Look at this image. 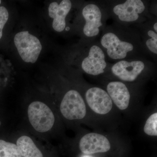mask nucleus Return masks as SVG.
Masks as SVG:
<instances>
[{"instance_id":"obj_8","label":"nucleus","mask_w":157,"mask_h":157,"mask_svg":"<svg viewBox=\"0 0 157 157\" xmlns=\"http://www.w3.org/2000/svg\"><path fill=\"white\" fill-rule=\"evenodd\" d=\"M79 148L86 155L106 152L110 149L109 140L104 135L91 133L83 136L79 142Z\"/></svg>"},{"instance_id":"obj_9","label":"nucleus","mask_w":157,"mask_h":157,"mask_svg":"<svg viewBox=\"0 0 157 157\" xmlns=\"http://www.w3.org/2000/svg\"><path fill=\"white\" fill-rule=\"evenodd\" d=\"M82 14L85 20L83 30L84 35L88 37L98 36L100 33V28L103 25L100 8L95 4H88L82 9Z\"/></svg>"},{"instance_id":"obj_20","label":"nucleus","mask_w":157,"mask_h":157,"mask_svg":"<svg viewBox=\"0 0 157 157\" xmlns=\"http://www.w3.org/2000/svg\"><path fill=\"white\" fill-rule=\"evenodd\" d=\"M1 2H1V1H0V4H1Z\"/></svg>"},{"instance_id":"obj_18","label":"nucleus","mask_w":157,"mask_h":157,"mask_svg":"<svg viewBox=\"0 0 157 157\" xmlns=\"http://www.w3.org/2000/svg\"><path fill=\"white\" fill-rule=\"evenodd\" d=\"M153 28H154V29L155 32L156 33H157V22L155 23L154 24V25Z\"/></svg>"},{"instance_id":"obj_5","label":"nucleus","mask_w":157,"mask_h":157,"mask_svg":"<svg viewBox=\"0 0 157 157\" xmlns=\"http://www.w3.org/2000/svg\"><path fill=\"white\" fill-rule=\"evenodd\" d=\"M85 97L90 108L98 114H107L112 109V100L108 93L100 88L89 89L86 93Z\"/></svg>"},{"instance_id":"obj_3","label":"nucleus","mask_w":157,"mask_h":157,"mask_svg":"<svg viewBox=\"0 0 157 157\" xmlns=\"http://www.w3.org/2000/svg\"><path fill=\"white\" fill-rule=\"evenodd\" d=\"M60 108L63 116L69 120L82 119L86 114L84 100L76 90H70L65 94Z\"/></svg>"},{"instance_id":"obj_6","label":"nucleus","mask_w":157,"mask_h":157,"mask_svg":"<svg viewBox=\"0 0 157 157\" xmlns=\"http://www.w3.org/2000/svg\"><path fill=\"white\" fill-rule=\"evenodd\" d=\"M107 65L102 48L98 45H93L89 50L88 56L82 62L81 67L86 73L97 76L104 73Z\"/></svg>"},{"instance_id":"obj_12","label":"nucleus","mask_w":157,"mask_h":157,"mask_svg":"<svg viewBox=\"0 0 157 157\" xmlns=\"http://www.w3.org/2000/svg\"><path fill=\"white\" fill-rule=\"evenodd\" d=\"M107 90L111 100L119 109L124 110L128 108L131 96L125 85L121 82H111L107 85Z\"/></svg>"},{"instance_id":"obj_2","label":"nucleus","mask_w":157,"mask_h":157,"mask_svg":"<svg viewBox=\"0 0 157 157\" xmlns=\"http://www.w3.org/2000/svg\"><path fill=\"white\" fill-rule=\"evenodd\" d=\"M14 43L24 61L32 63L37 61L42 45L36 37L30 34L28 31H22L15 35Z\"/></svg>"},{"instance_id":"obj_7","label":"nucleus","mask_w":157,"mask_h":157,"mask_svg":"<svg viewBox=\"0 0 157 157\" xmlns=\"http://www.w3.org/2000/svg\"><path fill=\"white\" fill-rule=\"evenodd\" d=\"M145 67L144 63L140 60H121L114 64L111 70L112 73L121 80L132 82L143 72Z\"/></svg>"},{"instance_id":"obj_15","label":"nucleus","mask_w":157,"mask_h":157,"mask_svg":"<svg viewBox=\"0 0 157 157\" xmlns=\"http://www.w3.org/2000/svg\"><path fill=\"white\" fill-rule=\"evenodd\" d=\"M144 132L150 136H157V113L152 114L147 119L144 125Z\"/></svg>"},{"instance_id":"obj_1","label":"nucleus","mask_w":157,"mask_h":157,"mask_svg":"<svg viewBox=\"0 0 157 157\" xmlns=\"http://www.w3.org/2000/svg\"><path fill=\"white\" fill-rule=\"evenodd\" d=\"M28 115L31 125L37 132L45 133L50 131L54 124V115L45 103L39 101L32 102L28 109Z\"/></svg>"},{"instance_id":"obj_17","label":"nucleus","mask_w":157,"mask_h":157,"mask_svg":"<svg viewBox=\"0 0 157 157\" xmlns=\"http://www.w3.org/2000/svg\"><path fill=\"white\" fill-rule=\"evenodd\" d=\"M9 14L7 9L4 6L0 7V39L2 36L3 29L9 19Z\"/></svg>"},{"instance_id":"obj_13","label":"nucleus","mask_w":157,"mask_h":157,"mask_svg":"<svg viewBox=\"0 0 157 157\" xmlns=\"http://www.w3.org/2000/svg\"><path fill=\"white\" fill-rule=\"evenodd\" d=\"M16 145L22 157H43L42 152L29 136H21L17 139Z\"/></svg>"},{"instance_id":"obj_11","label":"nucleus","mask_w":157,"mask_h":157,"mask_svg":"<svg viewBox=\"0 0 157 157\" xmlns=\"http://www.w3.org/2000/svg\"><path fill=\"white\" fill-rule=\"evenodd\" d=\"M72 7L69 0H63L59 4L56 2L51 3L48 7L49 17L53 19L52 27L56 32H63L66 28V17Z\"/></svg>"},{"instance_id":"obj_14","label":"nucleus","mask_w":157,"mask_h":157,"mask_svg":"<svg viewBox=\"0 0 157 157\" xmlns=\"http://www.w3.org/2000/svg\"><path fill=\"white\" fill-rule=\"evenodd\" d=\"M0 157H22L16 144L0 140Z\"/></svg>"},{"instance_id":"obj_19","label":"nucleus","mask_w":157,"mask_h":157,"mask_svg":"<svg viewBox=\"0 0 157 157\" xmlns=\"http://www.w3.org/2000/svg\"><path fill=\"white\" fill-rule=\"evenodd\" d=\"M65 29H66V31H69L70 30V28L69 27H67Z\"/></svg>"},{"instance_id":"obj_10","label":"nucleus","mask_w":157,"mask_h":157,"mask_svg":"<svg viewBox=\"0 0 157 157\" xmlns=\"http://www.w3.org/2000/svg\"><path fill=\"white\" fill-rule=\"evenodd\" d=\"M145 9L141 0H128L114 6L113 11L121 21L132 22L137 20Z\"/></svg>"},{"instance_id":"obj_16","label":"nucleus","mask_w":157,"mask_h":157,"mask_svg":"<svg viewBox=\"0 0 157 157\" xmlns=\"http://www.w3.org/2000/svg\"><path fill=\"white\" fill-rule=\"evenodd\" d=\"M147 35L150 38L146 42V45L149 50L153 53L157 54V34L155 31L150 30L147 32Z\"/></svg>"},{"instance_id":"obj_4","label":"nucleus","mask_w":157,"mask_h":157,"mask_svg":"<svg viewBox=\"0 0 157 157\" xmlns=\"http://www.w3.org/2000/svg\"><path fill=\"white\" fill-rule=\"evenodd\" d=\"M101 45L106 50L108 56L113 59L125 58L129 52L134 50L131 42L122 41L114 33L108 32L103 35L101 40Z\"/></svg>"}]
</instances>
